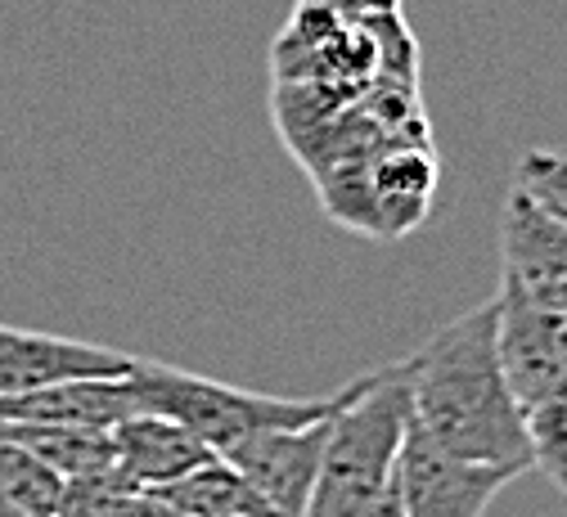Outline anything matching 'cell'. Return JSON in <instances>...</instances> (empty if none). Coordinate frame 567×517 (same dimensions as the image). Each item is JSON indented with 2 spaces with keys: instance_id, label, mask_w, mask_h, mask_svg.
<instances>
[{
  "instance_id": "cell-1",
  "label": "cell",
  "mask_w": 567,
  "mask_h": 517,
  "mask_svg": "<svg viewBox=\"0 0 567 517\" xmlns=\"http://www.w3.org/2000/svg\"><path fill=\"white\" fill-rule=\"evenodd\" d=\"M495 324H501V298L464 311L405 360L410 423L455 459L527 473L532 455L523 410L505 383Z\"/></svg>"
},
{
  "instance_id": "cell-2",
  "label": "cell",
  "mask_w": 567,
  "mask_h": 517,
  "mask_svg": "<svg viewBox=\"0 0 567 517\" xmlns=\"http://www.w3.org/2000/svg\"><path fill=\"white\" fill-rule=\"evenodd\" d=\"M410 427V383L405 360L383 364L333 392L324 414V446L316 486L307 495L302 517H357L374 504L396 477L401 441Z\"/></svg>"
},
{
  "instance_id": "cell-3",
  "label": "cell",
  "mask_w": 567,
  "mask_h": 517,
  "mask_svg": "<svg viewBox=\"0 0 567 517\" xmlns=\"http://www.w3.org/2000/svg\"><path fill=\"white\" fill-rule=\"evenodd\" d=\"M126 383H131V396L140 410L176 418L212 455H226L244 436H257L270 427H302V423L320 418L333 401V396H320V401L261 396V392L230 387V383L203 379V374H185V369H172V364H154V360H135Z\"/></svg>"
},
{
  "instance_id": "cell-4",
  "label": "cell",
  "mask_w": 567,
  "mask_h": 517,
  "mask_svg": "<svg viewBox=\"0 0 567 517\" xmlns=\"http://www.w3.org/2000/svg\"><path fill=\"white\" fill-rule=\"evenodd\" d=\"M514 477L523 473L501 464L455 459L429 432H419L414 423L405 427L396 459V495L405 517H482Z\"/></svg>"
},
{
  "instance_id": "cell-5",
  "label": "cell",
  "mask_w": 567,
  "mask_h": 517,
  "mask_svg": "<svg viewBox=\"0 0 567 517\" xmlns=\"http://www.w3.org/2000/svg\"><path fill=\"white\" fill-rule=\"evenodd\" d=\"M501 261H505V283H501L505 298L567 316V230L549 211H540L518 185L509 189L501 216Z\"/></svg>"
},
{
  "instance_id": "cell-6",
  "label": "cell",
  "mask_w": 567,
  "mask_h": 517,
  "mask_svg": "<svg viewBox=\"0 0 567 517\" xmlns=\"http://www.w3.org/2000/svg\"><path fill=\"white\" fill-rule=\"evenodd\" d=\"M324 414L302 427H270V432L244 436L239 446L221 455L275 508V517H302L307 508V495L320 468V446H324Z\"/></svg>"
},
{
  "instance_id": "cell-7",
  "label": "cell",
  "mask_w": 567,
  "mask_h": 517,
  "mask_svg": "<svg viewBox=\"0 0 567 517\" xmlns=\"http://www.w3.org/2000/svg\"><path fill=\"white\" fill-rule=\"evenodd\" d=\"M495 298H501L495 347H501V369L518 410L567 392V316L527 307L505 292H495Z\"/></svg>"
},
{
  "instance_id": "cell-8",
  "label": "cell",
  "mask_w": 567,
  "mask_h": 517,
  "mask_svg": "<svg viewBox=\"0 0 567 517\" xmlns=\"http://www.w3.org/2000/svg\"><path fill=\"white\" fill-rule=\"evenodd\" d=\"M131 364L135 355L113 347L0 324V396L37 392L54 383H82V379H126Z\"/></svg>"
},
{
  "instance_id": "cell-9",
  "label": "cell",
  "mask_w": 567,
  "mask_h": 517,
  "mask_svg": "<svg viewBox=\"0 0 567 517\" xmlns=\"http://www.w3.org/2000/svg\"><path fill=\"white\" fill-rule=\"evenodd\" d=\"M109 441H113V468L131 486H145V490L167 486L185 477L189 468H198L203 459H212V451L189 427H181L167 414H150V410H135L122 423H113Z\"/></svg>"
},
{
  "instance_id": "cell-10",
  "label": "cell",
  "mask_w": 567,
  "mask_h": 517,
  "mask_svg": "<svg viewBox=\"0 0 567 517\" xmlns=\"http://www.w3.org/2000/svg\"><path fill=\"white\" fill-rule=\"evenodd\" d=\"M135 396L126 379H82L54 383L37 392L0 396V423H45V427H113L135 414Z\"/></svg>"
},
{
  "instance_id": "cell-11",
  "label": "cell",
  "mask_w": 567,
  "mask_h": 517,
  "mask_svg": "<svg viewBox=\"0 0 567 517\" xmlns=\"http://www.w3.org/2000/svg\"><path fill=\"white\" fill-rule=\"evenodd\" d=\"M433 189H437V158L429 149V139L396 144V149H388L383 158H374L370 172H365V203L379 216L374 230L388 235V216L392 211H396L392 235L414 230L419 220L429 216Z\"/></svg>"
},
{
  "instance_id": "cell-12",
  "label": "cell",
  "mask_w": 567,
  "mask_h": 517,
  "mask_svg": "<svg viewBox=\"0 0 567 517\" xmlns=\"http://www.w3.org/2000/svg\"><path fill=\"white\" fill-rule=\"evenodd\" d=\"M150 490H158L185 517H275V508L221 455H212L198 468H189L185 477H176L167 486H150Z\"/></svg>"
},
{
  "instance_id": "cell-13",
  "label": "cell",
  "mask_w": 567,
  "mask_h": 517,
  "mask_svg": "<svg viewBox=\"0 0 567 517\" xmlns=\"http://www.w3.org/2000/svg\"><path fill=\"white\" fill-rule=\"evenodd\" d=\"M0 441L37 455L63 482L100 473L113 464V441L104 427H45V423H0Z\"/></svg>"
},
{
  "instance_id": "cell-14",
  "label": "cell",
  "mask_w": 567,
  "mask_h": 517,
  "mask_svg": "<svg viewBox=\"0 0 567 517\" xmlns=\"http://www.w3.org/2000/svg\"><path fill=\"white\" fill-rule=\"evenodd\" d=\"M63 495V477L50 473L37 455L19 451L14 441H0V499L19 517H54Z\"/></svg>"
},
{
  "instance_id": "cell-15",
  "label": "cell",
  "mask_w": 567,
  "mask_h": 517,
  "mask_svg": "<svg viewBox=\"0 0 567 517\" xmlns=\"http://www.w3.org/2000/svg\"><path fill=\"white\" fill-rule=\"evenodd\" d=\"M523 432H527L532 468H540L558 490H567V392L527 405Z\"/></svg>"
},
{
  "instance_id": "cell-16",
  "label": "cell",
  "mask_w": 567,
  "mask_h": 517,
  "mask_svg": "<svg viewBox=\"0 0 567 517\" xmlns=\"http://www.w3.org/2000/svg\"><path fill=\"white\" fill-rule=\"evenodd\" d=\"M514 185L567 230V158L563 154H527L518 163Z\"/></svg>"
},
{
  "instance_id": "cell-17",
  "label": "cell",
  "mask_w": 567,
  "mask_h": 517,
  "mask_svg": "<svg viewBox=\"0 0 567 517\" xmlns=\"http://www.w3.org/2000/svg\"><path fill=\"white\" fill-rule=\"evenodd\" d=\"M104 517H185L181 508H172L158 490H145V486H126L109 499Z\"/></svg>"
},
{
  "instance_id": "cell-18",
  "label": "cell",
  "mask_w": 567,
  "mask_h": 517,
  "mask_svg": "<svg viewBox=\"0 0 567 517\" xmlns=\"http://www.w3.org/2000/svg\"><path fill=\"white\" fill-rule=\"evenodd\" d=\"M302 6L333 10L342 19H365V14H401V0H302Z\"/></svg>"
},
{
  "instance_id": "cell-19",
  "label": "cell",
  "mask_w": 567,
  "mask_h": 517,
  "mask_svg": "<svg viewBox=\"0 0 567 517\" xmlns=\"http://www.w3.org/2000/svg\"><path fill=\"white\" fill-rule=\"evenodd\" d=\"M357 517H405V513H401V495H396V477H392L388 490H383L374 504H365Z\"/></svg>"
}]
</instances>
